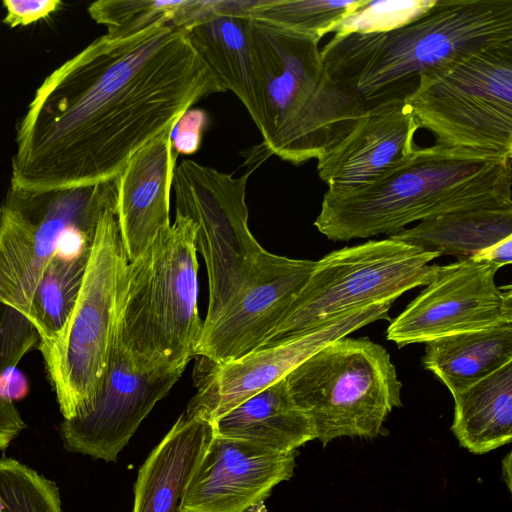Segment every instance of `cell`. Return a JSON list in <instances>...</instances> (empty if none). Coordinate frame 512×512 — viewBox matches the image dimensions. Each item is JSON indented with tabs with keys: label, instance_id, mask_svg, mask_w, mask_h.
Wrapping results in <instances>:
<instances>
[{
	"label": "cell",
	"instance_id": "obj_1",
	"mask_svg": "<svg viewBox=\"0 0 512 512\" xmlns=\"http://www.w3.org/2000/svg\"><path fill=\"white\" fill-rule=\"evenodd\" d=\"M224 91L176 27L105 34L37 89L17 128L10 189L36 194L115 180L183 112Z\"/></svg>",
	"mask_w": 512,
	"mask_h": 512
},
{
	"label": "cell",
	"instance_id": "obj_21",
	"mask_svg": "<svg viewBox=\"0 0 512 512\" xmlns=\"http://www.w3.org/2000/svg\"><path fill=\"white\" fill-rule=\"evenodd\" d=\"M212 434L293 451L316 439L309 417L292 400L285 378L245 400L212 424Z\"/></svg>",
	"mask_w": 512,
	"mask_h": 512
},
{
	"label": "cell",
	"instance_id": "obj_18",
	"mask_svg": "<svg viewBox=\"0 0 512 512\" xmlns=\"http://www.w3.org/2000/svg\"><path fill=\"white\" fill-rule=\"evenodd\" d=\"M173 124L138 149L117 178V219L129 261L171 226L170 192L178 156L170 140Z\"/></svg>",
	"mask_w": 512,
	"mask_h": 512
},
{
	"label": "cell",
	"instance_id": "obj_20",
	"mask_svg": "<svg viewBox=\"0 0 512 512\" xmlns=\"http://www.w3.org/2000/svg\"><path fill=\"white\" fill-rule=\"evenodd\" d=\"M211 436L210 423L181 414L139 469L133 512H182L188 484Z\"/></svg>",
	"mask_w": 512,
	"mask_h": 512
},
{
	"label": "cell",
	"instance_id": "obj_32",
	"mask_svg": "<svg viewBox=\"0 0 512 512\" xmlns=\"http://www.w3.org/2000/svg\"><path fill=\"white\" fill-rule=\"evenodd\" d=\"M2 4L6 10L3 22L11 28L46 18L63 5L59 0H4Z\"/></svg>",
	"mask_w": 512,
	"mask_h": 512
},
{
	"label": "cell",
	"instance_id": "obj_35",
	"mask_svg": "<svg viewBox=\"0 0 512 512\" xmlns=\"http://www.w3.org/2000/svg\"><path fill=\"white\" fill-rule=\"evenodd\" d=\"M502 474L507 487L511 490V453L509 452L502 462Z\"/></svg>",
	"mask_w": 512,
	"mask_h": 512
},
{
	"label": "cell",
	"instance_id": "obj_7",
	"mask_svg": "<svg viewBox=\"0 0 512 512\" xmlns=\"http://www.w3.org/2000/svg\"><path fill=\"white\" fill-rule=\"evenodd\" d=\"M285 381L323 446L341 437H377L389 413L402 406L390 354L368 338L345 336L327 344Z\"/></svg>",
	"mask_w": 512,
	"mask_h": 512
},
{
	"label": "cell",
	"instance_id": "obj_17",
	"mask_svg": "<svg viewBox=\"0 0 512 512\" xmlns=\"http://www.w3.org/2000/svg\"><path fill=\"white\" fill-rule=\"evenodd\" d=\"M418 129L404 99L370 104L351 130L317 159L318 175L331 192L368 184L415 148Z\"/></svg>",
	"mask_w": 512,
	"mask_h": 512
},
{
	"label": "cell",
	"instance_id": "obj_30",
	"mask_svg": "<svg viewBox=\"0 0 512 512\" xmlns=\"http://www.w3.org/2000/svg\"><path fill=\"white\" fill-rule=\"evenodd\" d=\"M39 345L40 336L29 318L0 301V377Z\"/></svg>",
	"mask_w": 512,
	"mask_h": 512
},
{
	"label": "cell",
	"instance_id": "obj_3",
	"mask_svg": "<svg viewBox=\"0 0 512 512\" xmlns=\"http://www.w3.org/2000/svg\"><path fill=\"white\" fill-rule=\"evenodd\" d=\"M511 162L415 148L374 181L323 196L314 225L332 241L387 234L452 212L512 207Z\"/></svg>",
	"mask_w": 512,
	"mask_h": 512
},
{
	"label": "cell",
	"instance_id": "obj_4",
	"mask_svg": "<svg viewBox=\"0 0 512 512\" xmlns=\"http://www.w3.org/2000/svg\"><path fill=\"white\" fill-rule=\"evenodd\" d=\"M252 110L267 150L294 165L318 159L367 104L328 74L319 42L252 20Z\"/></svg>",
	"mask_w": 512,
	"mask_h": 512
},
{
	"label": "cell",
	"instance_id": "obj_8",
	"mask_svg": "<svg viewBox=\"0 0 512 512\" xmlns=\"http://www.w3.org/2000/svg\"><path fill=\"white\" fill-rule=\"evenodd\" d=\"M404 101L435 145L511 162L512 44L419 77Z\"/></svg>",
	"mask_w": 512,
	"mask_h": 512
},
{
	"label": "cell",
	"instance_id": "obj_12",
	"mask_svg": "<svg viewBox=\"0 0 512 512\" xmlns=\"http://www.w3.org/2000/svg\"><path fill=\"white\" fill-rule=\"evenodd\" d=\"M391 304L380 302L352 309L296 337L258 348L226 363L197 357L193 377L196 393L185 413L212 424L245 400L285 378L327 344L374 321L389 320Z\"/></svg>",
	"mask_w": 512,
	"mask_h": 512
},
{
	"label": "cell",
	"instance_id": "obj_14",
	"mask_svg": "<svg viewBox=\"0 0 512 512\" xmlns=\"http://www.w3.org/2000/svg\"><path fill=\"white\" fill-rule=\"evenodd\" d=\"M181 375L140 371L121 340L117 322L107 366L93 401L81 414L60 424L65 450L115 462L141 422Z\"/></svg>",
	"mask_w": 512,
	"mask_h": 512
},
{
	"label": "cell",
	"instance_id": "obj_34",
	"mask_svg": "<svg viewBox=\"0 0 512 512\" xmlns=\"http://www.w3.org/2000/svg\"><path fill=\"white\" fill-rule=\"evenodd\" d=\"M472 258L492 263L498 268L510 264L512 261V236L489 246Z\"/></svg>",
	"mask_w": 512,
	"mask_h": 512
},
{
	"label": "cell",
	"instance_id": "obj_11",
	"mask_svg": "<svg viewBox=\"0 0 512 512\" xmlns=\"http://www.w3.org/2000/svg\"><path fill=\"white\" fill-rule=\"evenodd\" d=\"M248 173L234 178L191 160L175 167L176 213L195 227V246L205 261L211 323L244 285L264 250L248 227Z\"/></svg>",
	"mask_w": 512,
	"mask_h": 512
},
{
	"label": "cell",
	"instance_id": "obj_24",
	"mask_svg": "<svg viewBox=\"0 0 512 512\" xmlns=\"http://www.w3.org/2000/svg\"><path fill=\"white\" fill-rule=\"evenodd\" d=\"M509 236H512V207L448 213L404 228L389 238L439 257L468 259Z\"/></svg>",
	"mask_w": 512,
	"mask_h": 512
},
{
	"label": "cell",
	"instance_id": "obj_16",
	"mask_svg": "<svg viewBox=\"0 0 512 512\" xmlns=\"http://www.w3.org/2000/svg\"><path fill=\"white\" fill-rule=\"evenodd\" d=\"M298 454L212 434L188 484L182 512H248L293 476Z\"/></svg>",
	"mask_w": 512,
	"mask_h": 512
},
{
	"label": "cell",
	"instance_id": "obj_22",
	"mask_svg": "<svg viewBox=\"0 0 512 512\" xmlns=\"http://www.w3.org/2000/svg\"><path fill=\"white\" fill-rule=\"evenodd\" d=\"M422 362L458 393L512 362V322L429 341Z\"/></svg>",
	"mask_w": 512,
	"mask_h": 512
},
{
	"label": "cell",
	"instance_id": "obj_25",
	"mask_svg": "<svg viewBox=\"0 0 512 512\" xmlns=\"http://www.w3.org/2000/svg\"><path fill=\"white\" fill-rule=\"evenodd\" d=\"M92 242L68 255L58 252L45 267L28 313L40 344L52 342L68 320L79 295Z\"/></svg>",
	"mask_w": 512,
	"mask_h": 512
},
{
	"label": "cell",
	"instance_id": "obj_5",
	"mask_svg": "<svg viewBox=\"0 0 512 512\" xmlns=\"http://www.w3.org/2000/svg\"><path fill=\"white\" fill-rule=\"evenodd\" d=\"M195 227L177 214L133 261L121 284L118 330L142 372L183 373L203 329L198 311Z\"/></svg>",
	"mask_w": 512,
	"mask_h": 512
},
{
	"label": "cell",
	"instance_id": "obj_26",
	"mask_svg": "<svg viewBox=\"0 0 512 512\" xmlns=\"http://www.w3.org/2000/svg\"><path fill=\"white\" fill-rule=\"evenodd\" d=\"M364 1L249 0L245 15L319 42Z\"/></svg>",
	"mask_w": 512,
	"mask_h": 512
},
{
	"label": "cell",
	"instance_id": "obj_10",
	"mask_svg": "<svg viewBox=\"0 0 512 512\" xmlns=\"http://www.w3.org/2000/svg\"><path fill=\"white\" fill-rule=\"evenodd\" d=\"M117 206V179L44 193L9 188L0 205V301L28 317L42 276L64 242L94 238L103 212Z\"/></svg>",
	"mask_w": 512,
	"mask_h": 512
},
{
	"label": "cell",
	"instance_id": "obj_31",
	"mask_svg": "<svg viewBox=\"0 0 512 512\" xmlns=\"http://www.w3.org/2000/svg\"><path fill=\"white\" fill-rule=\"evenodd\" d=\"M209 117L202 109L189 108L173 124L170 140L177 154L190 155L198 151Z\"/></svg>",
	"mask_w": 512,
	"mask_h": 512
},
{
	"label": "cell",
	"instance_id": "obj_9",
	"mask_svg": "<svg viewBox=\"0 0 512 512\" xmlns=\"http://www.w3.org/2000/svg\"><path fill=\"white\" fill-rule=\"evenodd\" d=\"M438 257L390 238L330 252L316 262L306 284L259 348L296 337L352 309L393 303L430 282L439 265L429 263Z\"/></svg>",
	"mask_w": 512,
	"mask_h": 512
},
{
	"label": "cell",
	"instance_id": "obj_29",
	"mask_svg": "<svg viewBox=\"0 0 512 512\" xmlns=\"http://www.w3.org/2000/svg\"><path fill=\"white\" fill-rule=\"evenodd\" d=\"M436 0H365L333 29L334 35L387 33L429 10Z\"/></svg>",
	"mask_w": 512,
	"mask_h": 512
},
{
	"label": "cell",
	"instance_id": "obj_27",
	"mask_svg": "<svg viewBox=\"0 0 512 512\" xmlns=\"http://www.w3.org/2000/svg\"><path fill=\"white\" fill-rule=\"evenodd\" d=\"M0 512H62L57 485L20 461L0 458Z\"/></svg>",
	"mask_w": 512,
	"mask_h": 512
},
{
	"label": "cell",
	"instance_id": "obj_19",
	"mask_svg": "<svg viewBox=\"0 0 512 512\" xmlns=\"http://www.w3.org/2000/svg\"><path fill=\"white\" fill-rule=\"evenodd\" d=\"M248 0H203L193 24L180 29L226 91L252 110Z\"/></svg>",
	"mask_w": 512,
	"mask_h": 512
},
{
	"label": "cell",
	"instance_id": "obj_23",
	"mask_svg": "<svg viewBox=\"0 0 512 512\" xmlns=\"http://www.w3.org/2000/svg\"><path fill=\"white\" fill-rule=\"evenodd\" d=\"M451 431L460 446L486 454L512 440V362L452 395Z\"/></svg>",
	"mask_w": 512,
	"mask_h": 512
},
{
	"label": "cell",
	"instance_id": "obj_13",
	"mask_svg": "<svg viewBox=\"0 0 512 512\" xmlns=\"http://www.w3.org/2000/svg\"><path fill=\"white\" fill-rule=\"evenodd\" d=\"M498 269L474 258L438 266L425 288L391 321L387 339L404 347L512 322L511 286L496 285Z\"/></svg>",
	"mask_w": 512,
	"mask_h": 512
},
{
	"label": "cell",
	"instance_id": "obj_6",
	"mask_svg": "<svg viewBox=\"0 0 512 512\" xmlns=\"http://www.w3.org/2000/svg\"><path fill=\"white\" fill-rule=\"evenodd\" d=\"M128 257L117 206L101 215L75 306L50 343L40 344L64 419L81 414L103 378L118 322L119 296Z\"/></svg>",
	"mask_w": 512,
	"mask_h": 512
},
{
	"label": "cell",
	"instance_id": "obj_2",
	"mask_svg": "<svg viewBox=\"0 0 512 512\" xmlns=\"http://www.w3.org/2000/svg\"><path fill=\"white\" fill-rule=\"evenodd\" d=\"M512 44V0H436L387 33L334 35L320 50L328 74L368 105L404 99L419 77Z\"/></svg>",
	"mask_w": 512,
	"mask_h": 512
},
{
	"label": "cell",
	"instance_id": "obj_33",
	"mask_svg": "<svg viewBox=\"0 0 512 512\" xmlns=\"http://www.w3.org/2000/svg\"><path fill=\"white\" fill-rule=\"evenodd\" d=\"M26 427L12 400L0 394V450L5 451Z\"/></svg>",
	"mask_w": 512,
	"mask_h": 512
},
{
	"label": "cell",
	"instance_id": "obj_15",
	"mask_svg": "<svg viewBox=\"0 0 512 512\" xmlns=\"http://www.w3.org/2000/svg\"><path fill=\"white\" fill-rule=\"evenodd\" d=\"M316 262L263 250L238 293L211 323L203 324L195 357L222 364L259 348L306 284Z\"/></svg>",
	"mask_w": 512,
	"mask_h": 512
},
{
	"label": "cell",
	"instance_id": "obj_28",
	"mask_svg": "<svg viewBox=\"0 0 512 512\" xmlns=\"http://www.w3.org/2000/svg\"><path fill=\"white\" fill-rule=\"evenodd\" d=\"M186 0H100L88 7L110 38H123L153 26L172 25Z\"/></svg>",
	"mask_w": 512,
	"mask_h": 512
}]
</instances>
